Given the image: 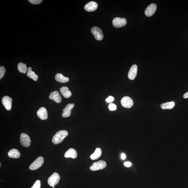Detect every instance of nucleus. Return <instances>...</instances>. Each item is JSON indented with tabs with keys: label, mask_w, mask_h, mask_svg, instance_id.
Returning <instances> with one entry per match:
<instances>
[{
	"label": "nucleus",
	"mask_w": 188,
	"mask_h": 188,
	"mask_svg": "<svg viewBox=\"0 0 188 188\" xmlns=\"http://www.w3.org/2000/svg\"><path fill=\"white\" fill-rule=\"evenodd\" d=\"M68 135V132L66 130H62L57 132L53 137V143L57 145L61 143Z\"/></svg>",
	"instance_id": "nucleus-1"
},
{
	"label": "nucleus",
	"mask_w": 188,
	"mask_h": 188,
	"mask_svg": "<svg viewBox=\"0 0 188 188\" xmlns=\"http://www.w3.org/2000/svg\"><path fill=\"white\" fill-rule=\"evenodd\" d=\"M60 176L57 172H54L49 177L48 180V183L49 185L52 187L59 183L60 180Z\"/></svg>",
	"instance_id": "nucleus-2"
},
{
	"label": "nucleus",
	"mask_w": 188,
	"mask_h": 188,
	"mask_svg": "<svg viewBox=\"0 0 188 188\" xmlns=\"http://www.w3.org/2000/svg\"><path fill=\"white\" fill-rule=\"evenodd\" d=\"M44 162V158L42 157H39L33 163L31 164L29 168L31 170H36L39 168L43 165Z\"/></svg>",
	"instance_id": "nucleus-3"
},
{
	"label": "nucleus",
	"mask_w": 188,
	"mask_h": 188,
	"mask_svg": "<svg viewBox=\"0 0 188 188\" xmlns=\"http://www.w3.org/2000/svg\"><path fill=\"white\" fill-rule=\"evenodd\" d=\"M107 166L106 162L102 160L95 162L93 163V165L90 167V169L91 171H95L105 168Z\"/></svg>",
	"instance_id": "nucleus-4"
},
{
	"label": "nucleus",
	"mask_w": 188,
	"mask_h": 188,
	"mask_svg": "<svg viewBox=\"0 0 188 188\" xmlns=\"http://www.w3.org/2000/svg\"><path fill=\"white\" fill-rule=\"evenodd\" d=\"M91 32L93 34L96 40H101L104 38L102 31L99 28L95 27L92 28L91 29Z\"/></svg>",
	"instance_id": "nucleus-5"
},
{
	"label": "nucleus",
	"mask_w": 188,
	"mask_h": 188,
	"mask_svg": "<svg viewBox=\"0 0 188 188\" xmlns=\"http://www.w3.org/2000/svg\"><path fill=\"white\" fill-rule=\"evenodd\" d=\"M127 23L126 19L123 18H115L113 19L112 24L113 26L117 28L124 27Z\"/></svg>",
	"instance_id": "nucleus-6"
},
{
	"label": "nucleus",
	"mask_w": 188,
	"mask_h": 188,
	"mask_svg": "<svg viewBox=\"0 0 188 188\" xmlns=\"http://www.w3.org/2000/svg\"><path fill=\"white\" fill-rule=\"evenodd\" d=\"M20 143L23 147H28L31 144V140L29 136L26 134L22 133L20 135Z\"/></svg>",
	"instance_id": "nucleus-7"
},
{
	"label": "nucleus",
	"mask_w": 188,
	"mask_h": 188,
	"mask_svg": "<svg viewBox=\"0 0 188 188\" xmlns=\"http://www.w3.org/2000/svg\"><path fill=\"white\" fill-rule=\"evenodd\" d=\"M122 105L125 108H130L133 106L134 101L130 97L125 96L121 100Z\"/></svg>",
	"instance_id": "nucleus-8"
},
{
	"label": "nucleus",
	"mask_w": 188,
	"mask_h": 188,
	"mask_svg": "<svg viewBox=\"0 0 188 188\" xmlns=\"http://www.w3.org/2000/svg\"><path fill=\"white\" fill-rule=\"evenodd\" d=\"M2 103L7 110H11L12 99L7 96H5L2 99Z\"/></svg>",
	"instance_id": "nucleus-9"
},
{
	"label": "nucleus",
	"mask_w": 188,
	"mask_h": 188,
	"mask_svg": "<svg viewBox=\"0 0 188 188\" xmlns=\"http://www.w3.org/2000/svg\"><path fill=\"white\" fill-rule=\"evenodd\" d=\"M156 5L155 4H152L147 7L145 10L146 16L150 17L155 14L156 10Z\"/></svg>",
	"instance_id": "nucleus-10"
},
{
	"label": "nucleus",
	"mask_w": 188,
	"mask_h": 188,
	"mask_svg": "<svg viewBox=\"0 0 188 188\" xmlns=\"http://www.w3.org/2000/svg\"><path fill=\"white\" fill-rule=\"evenodd\" d=\"M75 106L74 104H68L65 108L63 110L62 117H70L71 115V111Z\"/></svg>",
	"instance_id": "nucleus-11"
},
{
	"label": "nucleus",
	"mask_w": 188,
	"mask_h": 188,
	"mask_svg": "<svg viewBox=\"0 0 188 188\" xmlns=\"http://www.w3.org/2000/svg\"><path fill=\"white\" fill-rule=\"evenodd\" d=\"M137 66L136 64L132 65L128 73V77L129 79L131 80H134L137 76Z\"/></svg>",
	"instance_id": "nucleus-12"
},
{
	"label": "nucleus",
	"mask_w": 188,
	"mask_h": 188,
	"mask_svg": "<svg viewBox=\"0 0 188 188\" xmlns=\"http://www.w3.org/2000/svg\"><path fill=\"white\" fill-rule=\"evenodd\" d=\"M49 98L57 103H60L62 100L61 97L59 92L57 91L51 93L49 95Z\"/></svg>",
	"instance_id": "nucleus-13"
},
{
	"label": "nucleus",
	"mask_w": 188,
	"mask_h": 188,
	"mask_svg": "<svg viewBox=\"0 0 188 188\" xmlns=\"http://www.w3.org/2000/svg\"><path fill=\"white\" fill-rule=\"evenodd\" d=\"M98 8L97 4L94 1H90L86 4L84 7V9L88 12L94 11Z\"/></svg>",
	"instance_id": "nucleus-14"
},
{
	"label": "nucleus",
	"mask_w": 188,
	"mask_h": 188,
	"mask_svg": "<svg viewBox=\"0 0 188 188\" xmlns=\"http://www.w3.org/2000/svg\"><path fill=\"white\" fill-rule=\"evenodd\" d=\"M37 115L38 117L42 120L47 119L48 118L47 112V109L44 107L40 108L38 110Z\"/></svg>",
	"instance_id": "nucleus-15"
},
{
	"label": "nucleus",
	"mask_w": 188,
	"mask_h": 188,
	"mask_svg": "<svg viewBox=\"0 0 188 188\" xmlns=\"http://www.w3.org/2000/svg\"><path fill=\"white\" fill-rule=\"evenodd\" d=\"M64 156L66 158H76L77 156V151L74 149L70 148L66 152Z\"/></svg>",
	"instance_id": "nucleus-16"
},
{
	"label": "nucleus",
	"mask_w": 188,
	"mask_h": 188,
	"mask_svg": "<svg viewBox=\"0 0 188 188\" xmlns=\"http://www.w3.org/2000/svg\"><path fill=\"white\" fill-rule=\"evenodd\" d=\"M60 92L62 95L66 98H69L71 97L72 95L71 92L67 86H63L61 88Z\"/></svg>",
	"instance_id": "nucleus-17"
},
{
	"label": "nucleus",
	"mask_w": 188,
	"mask_h": 188,
	"mask_svg": "<svg viewBox=\"0 0 188 188\" xmlns=\"http://www.w3.org/2000/svg\"><path fill=\"white\" fill-rule=\"evenodd\" d=\"M55 79L57 82L61 83H65L69 81V78L68 77L64 76L60 73L57 74L55 76Z\"/></svg>",
	"instance_id": "nucleus-18"
},
{
	"label": "nucleus",
	"mask_w": 188,
	"mask_h": 188,
	"mask_svg": "<svg viewBox=\"0 0 188 188\" xmlns=\"http://www.w3.org/2000/svg\"><path fill=\"white\" fill-rule=\"evenodd\" d=\"M8 154L9 157L13 158H19L20 156L19 151L15 149H13L10 150L8 152Z\"/></svg>",
	"instance_id": "nucleus-19"
},
{
	"label": "nucleus",
	"mask_w": 188,
	"mask_h": 188,
	"mask_svg": "<svg viewBox=\"0 0 188 188\" xmlns=\"http://www.w3.org/2000/svg\"><path fill=\"white\" fill-rule=\"evenodd\" d=\"M102 154V151L100 148H96L95 152L90 155V158L92 160H95L100 158Z\"/></svg>",
	"instance_id": "nucleus-20"
},
{
	"label": "nucleus",
	"mask_w": 188,
	"mask_h": 188,
	"mask_svg": "<svg viewBox=\"0 0 188 188\" xmlns=\"http://www.w3.org/2000/svg\"><path fill=\"white\" fill-rule=\"evenodd\" d=\"M175 105V103L174 101L163 103L161 105V108L163 110L172 109Z\"/></svg>",
	"instance_id": "nucleus-21"
},
{
	"label": "nucleus",
	"mask_w": 188,
	"mask_h": 188,
	"mask_svg": "<svg viewBox=\"0 0 188 188\" xmlns=\"http://www.w3.org/2000/svg\"><path fill=\"white\" fill-rule=\"evenodd\" d=\"M27 75L29 78L32 79L34 81H37L38 80V75H36L34 72L32 71L31 68L30 67H29L28 69Z\"/></svg>",
	"instance_id": "nucleus-22"
},
{
	"label": "nucleus",
	"mask_w": 188,
	"mask_h": 188,
	"mask_svg": "<svg viewBox=\"0 0 188 188\" xmlns=\"http://www.w3.org/2000/svg\"><path fill=\"white\" fill-rule=\"evenodd\" d=\"M18 69L20 73L25 74L27 71V68L26 64L23 63H19L18 65Z\"/></svg>",
	"instance_id": "nucleus-23"
},
{
	"label": "nucleus",
	"mask_w": 188,
	"mask_h": 188,
	"mask_svg": "<svg viewBox=\"0 0 188 188\" xmlns=\"http://www.w3.org/2000/svg\"><path fill=\"white\" fill-rule=\"evenodd\" d=\"M5 68L3 66H1L0 67V79H1L4 76L5 74Z\"/></svg>",
	"instance_id": "nucleus-24"
},
{
	"label": "nucleus",
	"mask_w": 188,
	"mask_h": 188,
	"mask_svg": "<svg viewBox=\"0 0 188 188\" xmlns=\"http://www.w3.org/2000/svg\"><path fill=\"white\" fill-rule=\"evenodd\" d=\"M41 187V182L40 180H37L35 182L34 185L31 188H40Z\"/></svg>",
	"instance_id": "nucleus-25"
},
{
	"label": "nucleus",
	"mask_w": 188,
	"mask_h": 188,
	"mask_svg": "<svg viewBox=\"0 0 188 188\" xmlns=\"http://www.w3.org/2000/svg\"><path fill=\"white\" fill-rule=\"evenodd\" d=\"M29 2L33 4H39L41 3L43 1L42 0H29Z\"/></svg>",
	"instance_id": "nucleus-26"
},
{
	"label": "nucleus",
	"mask_w": 188,
	"mask_h": 188,
	"mask_svg": "<svg viewBox=\"0 0 188 188\" xmlns=\"http://www.w3.org/2000/svg\"><path fill=\"white\" fill-rule=\"evenodd\" d=\"M109 109L111 111H113V110H117V106L116 105L114 104H112L111 103L108 106Z\"/></svg>",
	"instance_id": "nucleus-27"
},
{
	"label": "nucleus",
	"mask_w": 188,
	"mask_h": 188,
	"mask_svg": "<svg viewBox=\"0 0 188 188\" xmlns=\"http://www.w3.org/2000/svg\"><path fill=\"white\" fill-rule=\"evenodd\" d=\"M114 100V98L111 96H110L107 98L106 99V101L108 103L111 102H113Z\"/></svg>",
	"instance_id": "nucleus-28"
},
{
	"label": "nucleus",
	"mask_w": 188,
	"mask_h": 188,
	"mask_svg": "<svg viewBox=\"0 0 188 188\" xmlns=\"http://www.w3.org/2000/svg\"><path fill=\"white\" fill-rule=\"evenodd\" d=\"M132 165V164L131 163H130V162H125L124 163V165L125 166V167H129L131 166Z\"/></svg>",
	"instance_id": "nucleus-29"
},
{
	"label": "nucleus",
	"mask_w": 188,
	"mask_h": 188,
	"mask_svg": "<svg viewBox=\"0 0 188 188\" xmlns=\"http://www.w3.org/2000/svg\"><path fill=\"white\" fill-rule=\"evenodd\" d=\"M121 158L122 159V160H125V158H126V156H125V154L124 153L122 154L121 155Z\"/></svg>",
	"instance_id": "nucleus-30"
},
{
	"label": "nucleus",
	"mask_w": 188,
	"mask_h": 188,
	"mask_svg": "<svg viewBox=\"0 0 188 188\" xmlns=\"http://www.w3.org/2000/svg\"><path fill=\"white\" fill-rule=\"evenodd\" d=\"M184 99H187L188 98V91L187 92V93H186L183 95V96Z\"/></svg>",
	"instance_id": "nucleus-31"
},
{
	"label": "nucleus",
	"mask_w": 188,
	"mask_h": 188,
	"mask_svg": "<svg viewBox=\"0 0 188 188\" xmlns=\"http://www.w3.org/2000/svg\"><path fill=\"white\" fill-rule=\"evenodd\" d=\"M52 187L53 188H54V187H55V186H53V187Z\"/></svg>",
	"instance_id": "nucleus-32"
}]
</instances>
